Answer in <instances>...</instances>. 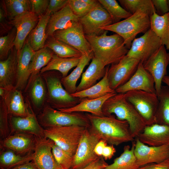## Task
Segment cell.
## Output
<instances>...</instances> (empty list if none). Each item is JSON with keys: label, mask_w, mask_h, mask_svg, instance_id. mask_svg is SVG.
<instances>
[{"label": "cell", "mask_w": 169, "mask_h": 169, "mask_svg": "<svg viewBox=\"0 0 169 169\" xmlns=\"http://www.w3.org/2000/svg\"><path fill=\"white\" fill-rule=\"evenodd\" d=\"M86 115L90 123L89 130L107 143L117 146L134 141L126 121L119 120L113 115L98 116L87 113Z\"/></svg>", "instance_id": "obj_1"}, {"label": "cell", "mask_w": 169, "mask_h": 169, "mask_svg": "<svg viewBox=\"0 0 169 169\" xmlns=\"http://www.w3.org/2000/svg\"><path fill=\"white\" fill-rule=\"evenodd\" d=\"M108 32L105 30L98 36L85 35L94 57L106 67L118 63L126 55L129 50L120 36L116 33L107 35Z\"/></svg>", "instance_id": "obj_2"}, {"label": "cell", "mask_w": 169, "mask_h": 169, "mask_svg": "<svg viewBox=\"0 0 169 169\" xmlns=\"http://www.w3.org/2000/svg\"><path fill=\"white\" fill-rule=\"evenodd\" d=\"M104 116L115 115L118 119L126 121L133 137H136L147 125L133 105L126 99L124 93H116L108 99L102 108Z\"/></svg>", "instance_id": "obj_3"}, {"label": "cell", "mask_w": 169, "mask_h": 169, "mask_svg": "<svg viewBox=\"0 0 169 169\" xmlns=\"http://www.w3.org/2000/svg\"><path fill=\"white\" fill-rule=\"evenodd\" d=\"M150 15L146 11L140 10L127 18L102 28L117 34L124 39L129 49L132 43L139 33H145L150 28Z\"/></svg>", "instance_id": "obj_4"}, {"label": "cell", "mask_w": 169, "mask_h": 169, "mask_svg": "<svg viewBox=\"0 0 169 169\" xmlns=\"http://www.w3.org/2000/svg\"><path fill=\"white\" fill-rule=\"evenodd\" d=\"M47 88L46 104L52 108L59 110L72 107L80 100L71 96L64 88L61 74L56 70H50L41 74Z\"/></svg>", "instance_id": "obj_5"}, {"label": "cell", "mask_w": 169, "mask_h": 169, "mask_svg": "<svg viewBox=\"0 0 169 169\" xmlns=\"http://www.w3.org/2000/svg\"><path fill=\"white\" fill-rule=\"evenodd\" d=\"M38 122L44 128L53 126L79 125L88 128L89 119L81 112L66 113L54 109L45 104L37 115Z\"/></svg>", "instance_id": "obj_6"}, {"label": "cell", "mask_w": 169, "mask_h": 169, "mask_svg": "<svg viewBox=\"0 0 169 169\" xmlns=\"http://www.w3.org/2000/svg\"><path fill=\"white\" fill-rule=\"evenodd\" d=\"M86 128L76 125L51 127L44 129V136L73 156Z\"/></svg>", "instance_id": "obj_7"}, {"label": "cell", "mask_w": 169, "mask_h": 169, "mask_svg": "<svg viewBox=\"0 0 169 169\" xmlns=\"http://www.w3.org/2000/svg\"><path fill=\"white\" fill-rule=\"evenodd\" d=\"M124 94L126 99L143 118L147 125L156 123V115L159 102L156 93L133 90Z\"/></svg>", "instance_id": "obj_8"}, {"label": "cell", "mask_w": 169, "mask_h": 169, "mask_svg": "<svg viewBox=\"0 0 169 169\" xmlns=\"http://www.w3.org/2000/svg\"><path fill=\"white\" fill-rule=\"evenodd\" d=\"M52 36L74 48L82 54L94 56L90 45L85 38L79 20L63 29L55 31Z\"/></svg>", "instance_id": "obj_9"}, {"label": "cell", "mask_w": 169, "mask_h": 169, "mask_svg": "<svg viewBox=\"0 0 169 169\" xmlns=\"http://www.w3.org/2000/svg\"><path fill=\"white\" fill-rule=\"evenodd\" d=\"M100 140L87 128L83 133L73 156L70 169H81L100 157L94 151L95 147Z\"/></svg>", "instance_id": "obj_10"}, {"label": "cell", "mask_w": 169, "mask_h": 169, "mask_svg": "<svg viewBox=\"0 0 169 169\" xmlns=\"http://www.w3.org/2000/svg\"><path fill=\"white\" fill-rule=\"evenodd\" d=\"M162 45L160 39L150 28L143 35L134 39L126 55L143 63Z\"/></svg>", "instance_id": "obj_11"}, {"label": "cell", "mask_w": 169, "mask_h": 169, "mask_svg": "<svg viewBox=\"0 0 169 169\" xmlns=\"http://www.w3.org/2000/svg\"><path fill=\"white\" fill-rule=\"evenodd\" d=\"M140 61L126 55L118 63L111 65L107 71L110 88L115 90L126 83L136 71Z\"/></svg>", "instance_id": "obj_12"}, {"label": "cell", "mask_w": 169, "mask_h": 169, "mask_svg": "<svg viewBox=\"0 0 169 169\" xmlns=\"http://www.w3.org/2000/svg\"><path fill=\"white\" fill-rule=\"evenodd\" d=\"M79 19L85 35L89 36L101 35L105 31L102 28L113 24L110 15L100 3Z\"/></svg>", "instance_id": "obj_13"}, {"label": "cell", "mask_w": 169, "mask_h": 169, "mask_svg": "<svg viewBox=\"0 0 169 169\" xmlns=\"http://www.w3.org/2000/svg\"><path fill=\"white\" fill-rule=\"evenodd\" d=\"M169 64V52L162 45L148 59L143 63L145 69L153 77L156 94L158 96L163 78L167 75V68Z\"/></svg>", "instance_id": "obj_14"}, {"label": "cell", "mask_w": 169, "mask_h": 169, "mask_svg": "<svg viewBox=\"0 0 169 169\" xmlns=\"http://www.w3.org/2000/svg\"><path fill=\"white\" fill-rule=\"evenodd\" d=\"M10 135L24 133L36 137H44V129L39 124L36 115L29 103L27 115L25 117L9 115Z\"/></svg>", "instance_id": "obj_15"}, {"label": "cell", "mask_w": 169, "mask_h": 169, "mask_svg": "<svg viewBox=\"0 0 169 169\" xmlns=\"http://www.w3.org/2000/svg\"><path fill=\"white\" fill-rule=\"evenodd\" d=\"M134 152L138 164L141 166L151 163L162 162L169 158V145L150 146L136 137Z\"/></svg>", "instance_id": "obj_16"}, {"label": "cell", "mask_w": 169, "mask_h": 169, "mask_svg": "<svg viewBox=\"0 0 169 169\" xmlns=\"http://www.w3.org/2000/svg\"><path fill=\"white\" fill-rule=\"evenodd\" d=\"M35 146L32 161L37 169H63L53 154L54 141L45 137L35 136Z\"/></svg>", "instance_id": "obj_17"}, {"label": "cell", "mask_w": 169, "mask_h": 169, "mask_svg": "<svg viewBox=\"0 0 169 169\" xmlns=\"http://www.w3.org/2000/svg\"><path fill=\"white\" fill-rule=\"evenodd\" d=\"M133 90H142L156 94L154 78L145 69L141 62H140L136 71L130 79L115 91L117 93H125Z\"/></svg>", "instance_id": "obj_18"}, {"label": "cell", "mask_w": 169, "mask_h": 169, "mask_svg": "<svg viewBox=\"0 0 169 169\" xmlns=\"http://www.w3.org/2000/svg\"><path fill=\"white\" fill-rule=\"evenodd\" d=\"M36 144L35 136L24 133L10 135L0 140V150L7 149L16 154L25 155L33 152Z\"/></svg>", "instance_id": "obj_19"}, {"label": "cell", "mask_w": 169, "mask_h": 169, "mask_svg": "<svg viewBox=\"0 0 169 169\" xmlns=\"http://www.w3.org/2000/svg\"><path fill=\"white\" fill-rule=\"evenodd\" d=\"M39 18V17L31 11L9 21L10 24L16 29L14 46L18 52L21 50L27 37L37 24Z\"/></svg>", "instance_id": "obj_20"}, {"label": "cell", "mask_w": 169, "mask_h": 169, "mask_svg": "<svg viewBox=\"0 0 169 169\" xmlns=\"http://www.w3.org/2000/svg\"><path fill=\"white\" fill-rule=\"evenodd\" d=\"M20 52H18L14 46L7 58L0 61V87L6 90L15 87L18 62Z\"/></svg>", "instance_id": "obj_21"}, {"label": "cell", "mask_w": 169, "mask_h": 169, "mask_svg": "<svg viewBox=\"0 0 169 169\" xmlns=\"http://www.w3.org/2000/svg\"><path fill=\"white\" fill-rule=\"evenodd\" d=\"M137 137L150 146L169 145V125L157 123L147 125Z\"/></svg>", "instance_id": "obj_22"}, {"label": "cell", "mask_w": 169, "mask_h": 169, "mask_svg": "<svg viewBox=\"0 0 169 169\" xmlns=\"http://www.w3.org/2000/svg\"><path fill=\"white\" fill-rule=\"evenodd\" d=\"M35 51L31 47L26 39L19 57L16 84L15 88L21 91L25 90L30 74L29 66Z\"/></svg>", "instance_id": "obj_23"}, {"label": "cell", "mask_w": 169, "mask_h": 169, "mask_svg": "<svg viewBox=\"0 0 169 169\" xmlns=\"http://www.w3.org/2000/svg\"><path fill=\"white\" fill-rule=\"evenodd\" d=\"M79 19L73 13L68 3L62 9L51 15L46 28L47 38L52 36L55 31L63 29L78 21Z\"/></svg>", "instance_id": "obj_24"}, {"label": "cell", "mask_w": 169, "mask_h": 169, "mask_svg": "<svg viewBox=\"0 0 169 169\" xmlns=\"http://www.w3.org/2000/svg\"><path fill=\"white\" fill-rule=\"evenodd\" d=\"M3 99L7 107L9 115L20 117L27 115L29 102H25L22 91L15 87L6 90Z\"/></svg>", "instance_id": "obj_25"}, {"label": "cell", "mask_w": 169, "mask_h": 169, "mask_svg": "<svg viewBox=\"0 0 169 169\" xmlns=\"http://www.w3.org/2000/svg\"><path fill=\"white\" fill-rule=\"evenodd\" d=\"M106 70V67L93 57L89 66L82 74L76 92L85 90L95 84L97 80L104 77Z\"/></svg>", "instance_id": "obj_26"}, {"label": "cell", "mask_w": 169, "mask_h": 169, "mask_svg": "<svg viewBox=\"0 0 169 169\" xmlns=\"http://www.w3.org/2000/svg\"><path fill=\"white\" fill-rule=\"evenodd\" d=\"M116 93L110 94L97 99H83L80 100L79 104L72 107L58 110L66 113L87 112L95 116H104L102 108L104 103Z\"/></svg>", "instance_id": "obj_27"}, {"label": "cell", "mask_w": 169, "mask_h": 169, "mask_svg": "<svg viewBox=\"0 0 169 169\" xmlns=\"http://www.w3.org/2000/svg\"><path fill=\"white\" fill-rule=\"evenodd\" d=\"M54 54L52 50L45 47L35 51L29 64L30 76L24 90L25 91L29 89L35 77L40 73L41 69L50 62Z\"/></svg>", "instance_id": "obj_28"}, {"label": "cell", "mask_w": 169, "mask_h": 169, "mask_svg": "<svg viewBox=\"0 0 169 169\" xmlns=\"http://www.w3.org/2000/svg\"><path fill=\"white\" fill-rule=\"evenodd\" d=\"M51 15L47 10L45 13L40 16L37 24L29 34L27 39L31 47L35 51L44 47L47 38L46 27Z\"/></svg>", "instance_id": "obj_29"}, {"label": "cell", "mask_w": 169, "mask_h": 169, "mask_svg": "<svg viewBox=\"0 0 169 169\" xmlns=\"http://www.w3.org/2000/svg\"><path fill=\"white\" fill-rule=\"evenodd\" d=\"M109 66L106 67L105 74L97 83L91 87L79 92L71 94L73 97L80 100L85 99H95L107 95L116 93L110 87L107 78V71Z\"/></svg>", "instance_id": "obj_30"}, {"label": "cell", "mask_w": 169, "mask_h": 169, "mask_svg": "<svg viewBox=\"0 0 169 169\" xmlns=\"http://www.w3.org/2000/svg\"><path fill=\"white\" fill-rule=\"evenodd\" d=\"M150 29L160 39L162 45L169 49V12L162 16L156 12L150 17Z\"/></svg>", "instance_id": "obj_31"}, {"label": "cell", "mask_w": 169, "mask_h": 169, "mask_svg": "<svg viewBox=\"0 0 169 169\" xmlns=\"http://www.w3.org/2000/svg\"><path fill=\"white\" fill-rule=\"evenodd\" d=\"M45 84L39 73L35 77L29 88L30 98L34 108L38 111V114L43 109L46 100L47 92Z\"/></svg>", "instance_id": "obj_32"}, {"label": "cell", "mask_w": 169, "mask_h": 169, "mask_svg": "<svg viewBox=\"0 0 169 169\" xmlns=\"http://www.w3.org/2000/svg\"><path fill=\"white\" fill-rule=\"evenodd\" d=\"M44 47L50 49L55 54L61 58H80L83 55L74 48L52 36L48 37Z\"/></svg>", "instance_id": "obj_33"}, {"label": "cell", "mask_w": 169, "mask_h": 169, "mask_svg": "<svg viewBox=\"0 0 169 169\" xmlns=\"http://www.w3.org/2000/svg\"><path fill=\"white\" fill-rule=\"evenodd\" d=\"M81 58H63L54 54L47 65L41 69L40 73L48 71L56 70L61 74L62 77H64L68 75L71 69L77 65Z\"/></svg>", "instance_id": "obj_34"}, {"label": "cell", "mask_w": 169, "mask_h": 169, "mask_svg": "<svg viewBox=\"0 0 169 169\" xmlns=\"http://www.w3.org/2000/svg\"><path fill=\"white\" fill-rule=\"evenodd\" d=\"M33 152L25 155H18L7 149L0 150V168L10 169L32 161Z\"/></svg>", "instance_id": "obj_35"}, {"label": "cell", "mask_w": 169, "mask_h": 169, "mask_svg": "<svg viewBox=\"0 0 169 169\" xmlns=\"http://www.w3.org/2000/svg\"><path fill=\"white\" fill-rule=\"evenodd\" d=\"M132 145L131 148L128 145L125 146L123 153L105 169H138L140 167L137 163L134 152L135 143Z\"/></svg>", "instance_id": "obj_36"}, {"label": "cell", "mask_w": 169, "mask_h": 169, "mask_svg": "<svg viewBox=\"0 0 169 169\" xmlns=\"http://www.w3.org/2000/svg\"><path fill=\"white\" fill-rule=\"evenodd\" d=\"M94 56L83 54L80 61L73 70L68 75L62 77L61 83L66 90L70 95L76 92L77 82L81 76L85 67Z\"/></svg>", "instance_id": "obj_37"}, {"label": "cell", "mask_w": 169, "mask_h": 169, "mask_svg": "<svg viewBox=\"0 0 169 169\" xmlns=\"http://www.w3.org/2000/svg\"><path fill=\"white\" fill-rule=\"evenodd\" d=\"M158 98L156 123L169 125V87L167 86H161Z\"/></svg>", "instance_id": "obj_38"}, {"label": "cell", "mask_w": 169, "mask_h": 169, "mask_svg": "<svg viewBox=\"0 0 169 169\" xmlns=\"http://www.w3.org/2000/svg\"><path fill=\"white\" fill-rule=\"evenodd\" d=\"M100 3L111 17L113 24L126 19L132 14L120 6L115 0H98Z\"/></svg>", "instance_id": "obj_39"}, {"label": "cell", "mask_w": 169, "mask_h": 169, "mask_svg": "<svg viewBox=\"0 0 169 169\" xmlns=\"http://www.w3.org/2000/svg\"><path fill=\"white\" fill-rule=\"evenodd\" d=\"M119 1L122 7L132 14L142 10L147 12L151 16L156 12L152 0H119Z\"/></svg>", "instance_id": "obj_40"}, {"label": "cell", "mask_w": 169, "mask_h": 169, "mask_svg": "<svg viewBox=\"0 0 169 169\" xmlns=\"http://www.w3.org/2000/svg\"><path fill=\"white\" fill-rule=\"evenodd\" d=\"M100 4L96 0H68L71 9L79 18L86 15Z\"/></svg>", "instance_id": "obj_41"}, {"label": "cell", "mask_w": 169, "mask_h": 169, "mask_svg": "<svg viewBox=\"0 0 169 169\" xmlns=\"http://www.w3.org/2000/svg\"><path fill=\"white\" fill-rule=\"evenodd\" d=\"M0 4L4 10L9 21L13 20L29 12L23 5L20 0H2Z\"/></svg>", "instance_id": "obj_42"}, {"label": "cell", "mask_w": 169, "mask_h": 169, "mask_svg": "<svg viewBox=\"0 0 169 169\" xmlns=\"http://www.w3.org/2000/svg\"><path fill=\"white\" fill-rule=\"evenodd\" d=\"M17 35L16 28L14 27L6 35L0 38V61L6 59L14 46Z\"/></svg>", "instance_id": "obj_43"}, {"label": "cell", "mask_w": 169, "mask_h": 169, "mask_svg": "<svg viewBox=\"0 0 169 169\" xmlns=\"http://www.w3.org/2000/svg\"><path fill=\"white\" fill-rule=\"evenodd\" d=\"M54 156L63 169H70L73 156L71 155L54 142L52 146Z\"/></svg>", "instance_id": "obj_44"}, {"label": "cell", "mask_w": 169, "mask_h": 169, "mask_svg": "<svg viewBox=\"0 0 169 169\" xmlns=\"http://www.w3.org/2000/svg\"><path fill=\"white\" fill-rule=\"evenodd\" d=\"M9 114L7 107L3 98L0 99V140L10 135Z\"/></svg>", "instance_id": "obj_45"}, {"label": "cell", "mask_w": 169, "mask_h": 169, "mask_svg": "<svg viewBox=\"0 0 169 169\" xmlns=\"http://www.w3.org/2000/svg\"><path fill=\"white\" fill-rule=\"evenodd\" d=\"M50 0H30L31 11L40 17L47 12Z\"/></svg>", "instance_id": "obj_46"}, {"label": "cell", "mask_w": 169, "mask_h": 169, "mask_svg": "<svg viewBox=\"0 0 169 169\" xmlns=\"http://www.w3.org/2000/svg\"><path fill=\"white\" fill-rule=\"evenodd\" d=\"M156 13L162 16L169 12V6L167 0H152Z\"/></svg>", "instance_id": "obj_47"}, {"label": "cell", "mask_w": 169, "mask_h": 169, "mask_svg": "<svg viewBox=\"0 0 169 169\" xmlns=\"http://www.w3.org/2000/svg\"><path fill=\"white\" fill-rule=\"evenodd\" d=\"M7 16L3 8L1 6L0 9V35L8 33L13 28L10 24Z\"/></svg>", "instance_id": "obj_48"}, {"label": "cell", "mask_w": 169, "mask_h": 169, "mask_svg": "<svg viewBox=\"0 0 169 169\" xmlns=\"http://www.w3.org/2000/svg\"><path fill=\"white\" fill-rule=\"evenodd\" d=\"M68 3V0H50L47 10L52 14L64 8Z\"/></svg>", "instance_id": "obj_49"}, {"label": "cell", "mask_w": 169, "mask_h": 169, "mask_svg": "<svg viewBox=\"0 0 169 169\" xmlns=\"http://www.w3.org/2000/svg\"><path fill=\"white\" fill-rule=\"evenodd\" d=\"M108 165L104 158L100 156L94 162L81 169H105Z\"/></svg>", "instance_id": "obj_50"}, {"label": "cell", "mask_w": 169, "mask_h": 169, "mask_svg": "<svg viewBox=\"0 0 169 169\" xmlns=\"http://www.w3.org/2000/svg\"><path fill=\"white\" fill-rule=\"evenodd\" d=\"M138 169H169V158L162 162L146 165Z\"/></svg>", "instance_id": "obj_51"}, {"label": "cell", "mask_w": 169, "mask_h": 169, "mask_svg": "<svg viewBox=\"0 0 169 169\" xmlns=\"http://www.w3.org/2000/svg\"><path fill=\"white\" fill-rule=\"evenodd\" d=\"M115 152V149L114 146L107 145L103 149L102 156L105 160L110 159L114 155Z\"/></svg>", "instance_id": "obj_52"}, {"label": "cell", "mask_w": 169, "mask_h": 169, "mask_svg": "<svg viewBox=\"0 0 169 169\" xmlns=\"http://www.w3.org/2000/svg\"><path fill=\"white\" fill-rule=\"evenodd\" d=\"M107 143L103 140H100L96 145L94 151L96 154L99 156H102V152L105 147Z\"/></svg>", "instance_id": "obj_53"}, {"label": "cell", "mask_w": 169, "mask_h": 169, "mask_svg": "<svg viewBox=\"0 0 169 169\" xmlns=\"http://www.w3.org/2000/svg\"><path fill=\"white\" fill-rule=\"evenodd\" d=\"M0 169H5L0 168ZM10 169H37L33 161Z\"/></svg>", "instance_id": "obj_54"}, {"label": "cell", "mask_w": 169, "mask_h": 169, "mask_svg": "<svg viewBox=\"0 0 169 169\" xmlns=\"http://www.w3.org/2000/svg\"><path fill=\"white\" fill-rule=\"evenodd\" d=\"M162 82L165 84L169 87V76H165L162 79Z\"/></svg>", "instance_id": "obj_55"}, {"label": "cell", "mask_w": 169, "mask_h": 169, "mask_svg": "<svg viewBox=\"0 0 169 169\" xmlns=\"http://www.w3.org/2000/svg\"><path fill=\"white\" fill-rule=\"evenodd\" d=\"M6 92V90L2 87H0V98H3Z\"/></svg>", "instance_id": "obj_56"}, {"label": "cell", "mask_w": 169, "mask_h": 169, "mask_svg": "<svg viewBox=\"0 0 169 169\" xmlns=\"http://www.w3.org/2000/svg\"><path fill=\"white\" fill-rule=\"evenodd\" d=\"M168 5H169V0H168Z\"/></svg>", "instance_id": "obj_57"}, {"label": "cell", "mask_w": 169, "mask_h": 169, "mask_svg": "<svg viewBox=\"0 0 169 169\" xmlns=\"http://www.w3.org/2000/svg\"></svg>", "instance_id": "obj_58"}]
</instances>
